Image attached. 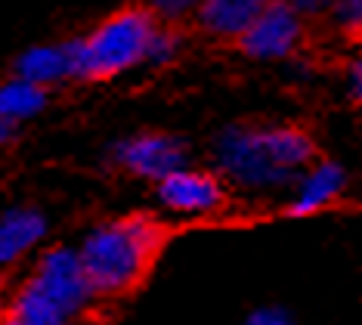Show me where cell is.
<instances>
[{
  "label": "cell",
  "mask_w": 362,
  "mask_h": 325,
  "mask_svg": "<svg viewBox=\"0 0 362 325\" xmlns=\"http://www.w3.org/2000/svg\"><path fill=\"white\" fill-rule=\"evenodd\" d=\"M183 229L186 227H174L152 214H127L90 229L78 257L93 304H118L136 295L149 282L174 236Z\"/></svg>",
  "instance_id": "6da1fadb"
},
{
  "label": "cell",
  "mask_w": 362,
  "mask_h": 325,
  "mask_svg": "<svg viewBox=\"0 0 362 325\" xmlns=\"http://www.w3.org/2000/svg\"><path fill=\"white\" fill-rule=\"evenodd\" d=\"M214 158L238 186H282L316 158V143L298 124H233L217 137Z\"/></svg>",
  "instance_id": "7a4b0ae2"
},
{
  "label": "cell",
  "mask_w": 362,
  "mask_h": 325,
  "mask_svg": "<svg viewBox=\"0 0 362 325\" xmlns=\"http://www.w3.org/2000/svg\"><path fill=\"white\" fill-rule=\"evenodd\" d=\"M161 19L152 6H124L87 31L84 38L65 40L71 59V78L78 81H109L127 74L136 65L149 62L152 38Z\"/></svg>",
  "instance_id": "3957f363"
},
{
  "label": "cell",
  "mask_w": 362,
  "mask_h": 325,
  "mask_svg": "<svg viewBox=\"0 0 362 325\" xmlns=\"http://www.w3.org/2000/svg\"><path fill=\"white\" fill-rule=\"evenodd\" d=\"M303 44V19L285 0H267V6L254 16V22L242 31L235 47L248 59L279 62L294 56Z\"/></svg>",
  "instance_id": "277c9868"
},
{
  "label": "cell",
  "mask_w": 362,
  "mask_h": 325,
  "mask_svg": "<svg viewBox=\"0 0 362 325\" xmlns=\"http://www.w3.org/2000/svg\"><path fill=\"white\" fill-rule=\"evenodd\" d=\"M112 158L118 168H124L134 177L158 183L168 173L186 168L189 152H186V143L180 137H174V133L146 130V133H134V137L121 139L112 149Z\"/></svg>",
  "instance_id": "5b68a950"
},
{
  "label": "cell",
  "mask_w": 362,
  "mask_h": 325,
  "mask_svg": "<svg viewBox=\"0 0 362 325\" xmlns=\"http://www.w3.org/2000/svg\"><path fill=\"white\" fill-rule=\"evenodd\" d=\"M28 282L37 291H44L69 319L84 313L87 307L93 304L81 257H78V251H69V248H50V251L37 261V270L31 273Z\"/></svg>",
  "instance_id": "8992f818"
},
{
  "label": "cell",
  "mask_w": 362,
  "mask_h": 325,
  "mask_svg": "<svg viewBox=\"0 0 362 325\" xmlns=\"http://www.w3.org/2000/svg\"><path fill=\"white\" fill-rule=\"evenodd\" d=\"M155 186H158V202L177 214H217L226 205V186L214 171H195L186 164L161 177Z\"/></svg>",
  "instance_id": "52a82bcc"
},
{
  "label": "cell",
  "mask_w": 362,
  "mask_h": 325,
  "mask_svg": "<svg viewBox=\"0 0 362 325\" xmlns=\"http://www.w3.org/2000/svg\"><path fill=\"white\" fill-rule=\"evenodd\" d=\"M347 189V173L332 158H313V161L298 173V193L291 205L285 207L288 217H313L328 211Z\"/></svg>",
  "instance_id": "ba28073f"
},
{
  "label": "cell",
  "mask_w": 362,
  "mask_h": 325,
  "mask_svg": "<svg viewBox=\"0 0 362 325\" xmlns=\"http://www.w3.org/2000/svg\"><path fill=\"white\" fill-rule=\"evenodd\" d=\"M263 6H267V0H199L192 16L195 25L208 38L235 44Z\"/></svg>",
  "instance_id": "9c48e42d"
},
{
  "label": "cell",
  "mask_w": 362,
  "mask_h": 325,
  "mask_svg": "<svg viewBox=\"0 0 362 325\" xmlns=\"http://www.w3.org/2000/svg\"><path fill=\"white\" fill-rule=\"evenodd\" d=\"M47 232V220L37 207H13L0 217V266L19 261Z\"/></svg>",
  "instance_id": "30bf717a"
},
{
  "label": "cell",
  "mask_w": 362,
  "mask_h": 325,
  "mask_svg": "<svg viewBox=\"0 0 362 325\" xmlns=\"http://www.w3.org/2000/svg\"><path fill=\"white\" fill-rule=\"evenodd\" d=\"M16 78H25L31 84L53 87L59 81H71V59L65 44H37L28 47L13 65Z\"/></svg>",
  "instance_id": "8fae6325"
},
{
  "label": "cell",
  "mask_w": 362,
  "mask_h": 325,
  "mask_svg": "<svg viewBox=\"0 0 362 325\" xmlns=\"http://www.w3.org/2000/svg\"><path fill=\"white\" fill-rule=\"evenodd\" d=\"M0 325H69V316L44 291H37L31 282H25L19 288V295L13 297L10 313L4 316Z\"/></svg>",
  "instance_id": "7c38bea8"
},
{
  "label": "cell",
  "mask_w": 362,
  "mask_h": 325,
  "mask_svg": "<svg viewBox=\"0 0 362 325\" xmlns=\"http://www.w3.org/2000/svg\"><path fill=\"white\" fill-rule=\"evenodd\" d=\"M47 106V87L31 84L25 78H13L6 84H0V118L10 124H22L35 118L37 112H44Z\"/></svg>",
  "instance_id": "4fadbf2b"
},
{
  "label": "cell",
  "mask_w": 362,
  "mask_h": 325,
  "mask_svg": "<svg viewBox=\"0 0 362 325\" xmlns=\"http://www.w3.org/2000/svg\"><path fill=\"white\" fill-rule=\"evenodd\" d=\"M328 19L350 40H362V0H332Z\"/></svg>",
  "instance_id": "5bb4252c"
},
{
  "label": "cell",
  "mask_w": 362,
  "mask_h": 325,
  "mask_svg": "<svg viewBox=\"0 0 362 325\" xmlns=\"http://www.w3.org/2000/svg\"><path fill=\"white\" fill-rule=\"evenodd\" d=\"M180 53V35H177V28L174 25H158V31H155V38H152V50H149V62H161V65H168L174 56Z\"/></svg>",
  "instance_id": "9a60e30c"
},
{
  "label": "cell",
  "mask_w": 362,
  "mask_h": 325,
  "mask_svg": "<svg viewBox=\"0 0 362 325\" xmlns=\"http://www.w3.org/2000/svg\"><path fill=\"white\" fill-rule=\"evenodd\" d=\"M195 6H199V0H152L155 16L168 19V22H177V19H183V16L195 13Z\"/></svg>",
  "instance_id": "2e32d148"
},
{
  "label": "cell",
  "mask_w": 362,
  "mask_h": 325,
  "mask_svg": "<svg viewBox=\"0 0 362 325\" xmlns=\"http://www.w3.org/2000/svg\"><path fill=\"white\" fill-rule=\"evenodd\" d=\"M245 325H294V319L285 310H276V307H263V310H254L248 316Z\"/></svg>",
  "instance_id": "e0dca14e"
},
{
  "label": "cell",
  "mask_w": 362,
  "mask_h": 325,
  "mask_svg": "<svg viewBox=\"0 0 362 325\" xmlns=\"http://www.w3.org/2000/svg\"><path fill=\"white\" fill-rule=\"evenodd\" d=\"M300 19H316V16H328L332 0H285Z\"/></svg>",
  "instance_id": "ac0fdd59"
},
{
  "label": "cell",
  "mask_w": 362,
  "mask_h": 325,
  "mask_svg": "<svg viewBox=\"0 0 362 325\" xmlns=\"http://www.w3.org/2000/svg\"><path fill=\"white\" fill-rule=\"evenodd\" d=\"M347 93L353 103L362 106V56L347 65Z\"/></svg>",
  "instance_id": "d6986e66"
},
{
  "label": "cell",
  "mask_w": 362,
  "mask_h": 325,
  "mask_svg": "<svg viewBox=\"0 0 362 325\" xmlns=\"http://www.w3.org/2000/svg\"><path fill=\"white\" fill-rule=\"evenodd\" d=\"M13 130H16V124H10V121H6V118H0V146H4V143H6V139H10V137H13Z\"/></svg>",
  "instance_id": "ffe728a7"
},
{
  "label": "cell",
  "mask_w": 362,
  "mask_h": 325,
  "mask_svg": "<svg viewBox=\"0 0 362 325\" xmlns=\"http://www.w3.org/2000/svg\"><path fill=\"white\" fill-rule=\"evenodd\" d=\"M0 304H4V285H0Z\"/></svg>",
  "instance_id": "44dd1931"
}]
</instances>
